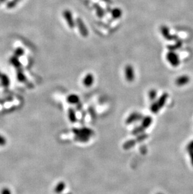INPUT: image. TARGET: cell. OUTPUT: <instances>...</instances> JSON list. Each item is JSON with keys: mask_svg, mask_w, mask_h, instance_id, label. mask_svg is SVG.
I'll list each match as a JSON object with an SVG mask.
<instances>
[{"mask_svg": "<svg viewBox=\"0 0 193 194\" xmlns=\"http://www.w3.org/2000/svg\"><path fill=\"white\" fill-rule=\"evenodd\" d=\"M1 194H11V192L8 188H4L2 189Z\"/></svg>", "mask_w": 193, "mask_h": 194, "instance_id": "obj_12", "label": "cell"}, {"mask_svg": "<svg viewBox=\"0 0 193 194\" xmlns=\"http://www.w3.org/2000/svg\"><path fill=\"white\" fill-rule=\"evenodd\" d=\"M189 157H190V158H191V162L192 165L193 166V151H189Z\"/></svg>", "mask_w": 193, "mask_h": 194, "instance_id": "obj_14", "label": "cell"}, {"mask_svg": "<svg viewBox=\"0 0 193 194\" xmlns=\"http://www.w3.org/2000/svg\"><path fill=\"white\" fill-rule=\"evenodd\" d=\"M168 61L169 63L174 67H176L179 64V61L177 55L174 52H169L167 55Z\"/></svg>", "mask_w": 193, "mask_h": 194, "instance_id": "obj_1", "label": "cell"}, {"mask_svg": "<svg viewBox=\"0 0 193 194\" xmlns=\"http://www.w3.org/2000/svg\"><path fill=\"white\" fill-rule=\"evenodd\" d=\"M94 81V78L93 75L91 74V73H88V74L85 76L84 81H83V83H84L85 86L90 87L93 84Z\"/></svg>", "mask_w": 193, "mask_h": 194, "instance_id": "obj_3", "label": "cell"}, {"mask_svg": "<svg viewBox=\"0 0 193 194\" xmlns=\"http://www.w3.org/2000/svg\"><path fill=\"white\" fill-rule=\"evenodd\" d=\"M125 76H126V79L128 81L131 82L133 81L135 75H134V71L132 67H131L130 65L126 66V67L125 68Z\"/></svg>", "mask_w": 193, "mask_h": 194, "instance_id": "obj_2", "label": "cell"}, {"mask_svg": "<svg viewBox=\"0 0 193 194\" xmlns=\"http://www.w3.org/2000/svg\"><path fill=\"white\" fill-rule=\"evenodd\" d=\"M187 150H188V152L192 151H193V141H192L191 142H190L189 144L188 145Z\"/></svg>", "mask_w": 193, "mask_h": 194, "instance_id": "obj_13", "label": "cell"}, {"mask_svg": "<svg viewBox=\"0 0 193 194\" xmlns=\"http://www.w3.org/2000/svg\"><path fill=\"white\" fill-rule=\"evenodd\" d=\"M156 96V92L154 90H152L149 93V97L151 100H153Z\"/></svg>", "mask_w": 193, "mask_h": 194, "instance_id": "obj_11", "label": "cell"}, {"mask_svg": "<svg viewBox=\"0 0 193 194\" xmlns=\"http://www.w3.org/2000/svg\"><path fill=\"white\" fill-rule=\"evenodd\" d=\"M150 110L153 112L156 113V112H157L159 111L160 110V108H159V105L157 104V103H155L152 104L151 108H150Z\"/></svg>", "mask_w": 193, "mask_h": 194, "instance_id": "obj_9", "label": "cell"}, {"mask_svg": "<svg viewBox=\"0 0 193 194\" xmlns=\"http://www.w3.org/2000/svg\"><path fill=\"white\" fill-rule=\"evenodd\" d=\"M168 97V94L166 93H165L162 96H161V97L159 99H158L157 102H156V103H157L159 106L160 108H162V107L164 106L165 102H166V100H167Z\"/></svg>", "mask_w": 193, "mask_h": 194, "instance_id": "obj_5", "label": "cell"}, {"mask_svg": "<svg viewBox=\"0 0 193 194\" xmlns=\"http://www.w3.org/2000/svg\"><path fill=\"white\" fill-rule=\"evenodd\" d=\"M68 101L69 103H72V104H74V103H77L79 102V98L77 96H76V95H70V96L68 97Z\"/></svg>", "mask_w": 193, "mask_h": 194, "instance_id": "obj_8", "label": "cell"}, {"mask_svg": "<svg viewBox=\"0 0 193 194\" xmlns=\"http://www.w3.org/2000/svg\"><path fill=\"white\" fill-rule=\"evenodd\" d=\"M189 82V78L188 76H183L179 77L176 81V84L178 86H183L188 84Z\"/></svg>", "mask_w": 193, "mask_h": 194, "instance_id": "obj_4", "label": "cell"}, {"mask_svg": "<svg viewBox=\"0 0 193 194\" xmlns=\"http://www.w3.org/2000/svg\"><path fill=\"white\" fill-rule=\"evenodd\" d=\"M152 121H153V119H152L150 117H146V118H144L142 122V126L144 128H148V127L150 125Z\"/></svg>", "mask_w": 193, "mask_h": 194, "instance_id": "obj_6", "label": "cell"}, {"mask_svg": "<svg viewBox=\"0 0 193 194\" xmlns=\"http://www.w3.org/2000/svg\"><path fill=\"white\" fill-rule=\"evenodd\" d=\"M157 194H162V193H157Z\"/></svg>", "mask_w": 193, "mask_h": 194, "instance_id": "obj_15", "label": "cell"}, {"mask_svg": "<svg viewBox=\"0 0 193 194\" xmlns=\"http://www.w3.org/2000/svg\"><path fill=\"white\" fill-rule=\"evenodd\" d=\"M65 187V185L64 182H60L56 186V187H55V192L57 193H61L62 191L64 190Z\"/></svg>", "mask_w": 193, "mask_h": 194, "instance_id": "obj_7", "label": "cell"}, {"mask_svg": "<svg viewBox=\"0 0 193 194\" xmlns=\"http://www.w3.org/2000/svg\"><path fill=\"white\" fill-rule=\"evenodd\" d=\"M6 139H5V138L4 136H3L2 135H0V146H3L6 145Z\"/></svg>", "mask_w": 193, "mask_h": 194, "instance_id": "obj_10", "label": "cell"}]
</instances>
